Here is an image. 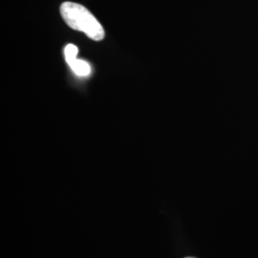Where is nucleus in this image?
I'll list each match as a JSON object with an SVG mask.
<instances>
[{"label":"nucleus","mask_w":258,"mask_h":258,"mask_svg":"<svg viewBox=\"0 0 258 258\" xmlns=\"http://www.w3.org/2000/svg\"><path fill=\"white\" fill-rule=\"evenodd\" d=\"M60 14L69 27L82 31L93 40L99 41L104 38V30L101 23L83 5L64 2L60 6Z\"/></svg>","instance_id":"obj_1"},{"label":"nucleus","mask_w":258,"mask_h":258,"mask_svg":"<svg viewBox=\"0 0 258 258\" xmlns=\"http://www.w3.org/2000/svg\"><path fill=\"white\" fill-rule=\"evenodd\" d=\"M65 58L71 69L78 76H88L90 74V65L84 60L77 59L78 48L73 44H68L64 49Z\"/></svg>","instance_id":"obj_2"},{"label":"nucleus","mask_w":258,"mask_h":258,"mask_svg":"<svg viewBox=\"0 0 258 258\" xmlns=\"http://www.w3.org/2000/svg\"><path fill=\"white\" fill-rule=\"evenodd\" d=\"M185 258H195V257H185Z\"/></svg>","instance_id":"obj_3"}]
</instances>
